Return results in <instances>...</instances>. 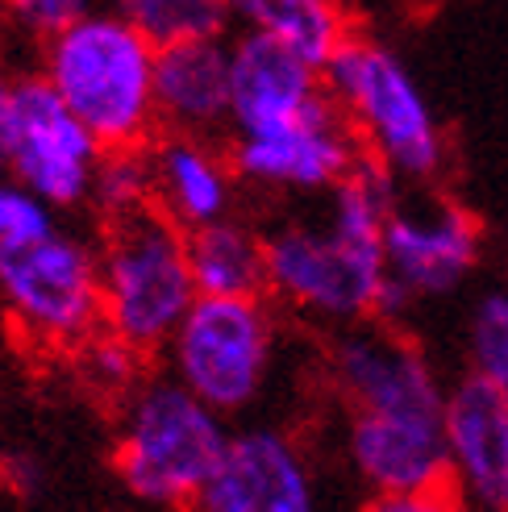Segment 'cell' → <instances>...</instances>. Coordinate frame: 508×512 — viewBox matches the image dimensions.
Listing matches in <instances>:
<instances>
[{"mask_svg": "<svg viewBox=\"0 0 508 512\" xmlns=\"http://www.w3.org/2000/svg\"><path fill=\"white\" fill-rule=\"evenodd\" d=\"M117 13L146 34L159 50L175 42H196V38H221L230 9L225 0H113Z\"/></svg>", "mask_w": 508, "mask_h": 512, "instance_id": "ffe728a7", "label": "cell"}, {"mask_svg": "<svg viewBox=\"0 0 508 512\" xmlns=\"http://www.w3.org/2000/svg\"><path fill=\"white\" fill-rule=\"evenodd\" d=\"M92 204L105 213V225L155 209V159H150V150H109L96 171Z\"/></svg>", "mask_w": 508, "mask_h": 512, "instance_id": "44dd1931", "label": "cell"}, {"mask_svg": "<svg viewBox=\"0 0 508 512\" xmlns=\"http://www.w3.org/2000/svg\"><path fill=\"white\" fill-rule=\"evenodd\" d=\"M0 304L25 342L46 350H80L105 329L96 250L67 229L25 246H5Z\"/></svg>", "mask_w": 508, "mask_h": 512, "instance_id": "5b68a950", "label": "cell"}, {"mask_svg": "<svg viewBox=\"0 0 508 512\" xmlns=\"http://www.w3.org/2000/svg\"><path fill=\"white\" fill-rule=\"evenodd\" d=\"M0 13H5L21 34L30 38H59L71 25H80L84 17H92V0H0Z\"/></svg>", "mask_w": 508, "mask_h": 512, "instance_id": "d4e9b609", "label": "cell"}, {"mask_svg": "<svg viewBox=\"0 0 508 512\" xmlns=\"http://www.w3.org/2000/svg\"><path fill=\"white\" fill-rule=\"evenodd\" d=\"M100 163H105V146L84 130V121L42 75L13 80L9 179L42 196L50 209H75L92 200Z\"/></svg>", "mask_w": 508, "mask_h": 512, "instance_id": "ba28073f", "label": "cell"}, {"mask_svg": "<svg viewBox=\"0 0 508 512\" xmlns=\"http://www.w3.org/2000/svg\"><path fill=\"white\" fill-rule=\"evenodd\" d=\"M388 279L384 238L346 234L329 225H288L267 238V292L329 321H359L375 313Z\"/></svg>", "mask_w": 508, "mask_h": 512, "instance_id": "52a82bcc", "label": "cell"}, {"mask_svg": "<svg viewBox=\"0 0 508 512\" xmlns=\"http://www.w3.org/2000/svg\"><path fill=\"white\" fill-rule=\"evenodd\" d=\"M9 117H13V80L0 67V171H9Z\"/></svg>", "mask_w": 508, "mask_h": 512, "instance_id": "4316f807", "label": "cell"}, {"mask_svg": "<svg viewBox=\"0 0 508 512\" xmlns=\"http://www.w3.org/2000/svg\"><path fill=\"white\" fill-rule=\"evenodd\" d=\"M55 229H59L55 209L42 196L21 188L17 179H0V250L38 242L46 234H55Z\"/></svg>", "mask_w": 508, "mask_h": 512, "instance_id": "cb8c5ba5", "label": "cell"}, {"mask_svg": "<svg viewBox=\"0 0 508 512\" xmlns=\"http://www.w3.org/2000/svg\"><path fill=\"white\" fill-rule=\"evenodd\" d=\"M225 9L246 25V34L284 42L313 67H325L350 38L338 0H225Z\"/></svg>", "mask_w": 508, "mask_h": 512, "instance_id": "d6986e66", "label": "cell"}, {"mask_svg": "<svg viewBox=\"0 0 508 512\" xmlns=\"http://www.w3.org/2000/svg\"><path fill=\"white\" fill-rule=\"evenodd\" d=\"M155 209L192 234L230 217L234 167L200 138H163L155 150Z\"/></svg>", "mask_w": 508, "mask_h": 512, "instance_id": "e0dca14e", "label": "cell"}, {"mask_svg": "<svg viewBox=\"0 0 508 512\" xmlns=\"http://www.w3.org/2000/svg\"><path fill=\"white\" fill-rule=\"evenodd\" d=\"M5 463H9V454H0V483H5Z\"/></svg>", "mask_w": 508, "mask_h": 512, "instance_id": "83f0119b", "label": "cell"}, {"mask_svg": "<svg viewBox=\"0 0 508 512\" xmlns=\"http://www.w3.org/2000/svg\"><path fill=\"white\" fill-rule=\"evenodd\" d=\"M234 105L230 125L238 138H271L317 117L329 105L321 67L300 59L292 46L267 34H242L230 42Z\"/></svg>", "mask_w": 508, "mask_h": 512, "instance_id": "30bf717a", "label": "cell"}, {"mask_svg": "<svg viewBox=\"0 0 508 512\" xmlns=\"http://www.w3.org/2000/svg\"><path fill=\"white\" fill-rule=\"evenodd\" d=\"M142 358H146L142 350L113 338L109 329H100L96 338H88L80 350H75V363H80V375H84L88 388L117 396L121 404L142 388Z\"/></svg>", "mask_w": 508, "mask_h": 512, "instance_id": "7402d4cb", "label": "cell"}, {"mask_svg": "<svg viewBox=\"0 0 508 512\" xmlns=\"http://www.w3.org/2000/svg\"><path fill=\"white\" fill-rule=\"evenodd\" d=\"M350 458L379 492H421L450 479L446 425L350 413Z\"/></svg>", "mask_w": 508, "mask_h": 512, "instance_id": "2e32d148", "label": "cell"}, {"mask_svg": "<svg viewBox=\"0 0 508 512\" xmlns=\"http://www.w3.org/2000/svg\"><path fill=\"white\" fill-rule=\"evenodd\" d=\"M234 67L225 38H196L159 50L155 63V109L171 138H213L230 125Z\"/></svg>", "mask_w": 508, "mask_h": 512, "instance_id": "5bb4252c", "label": "cell"}, {"mask_svg": "<svg viewBox=\"0 0 508 512\" xmlns=\"http://www.w3.org/2000/svg\"><path fill=\"white\" fill-rule=\"evenodd\" d=\"M446 446L454 479L484 512H508V400L467 375L446 396Z\"/></svg>", "mask_w": 508, "mask_h": 512, "instance_id": "9a60e30c", "label": "cell"}, {"mask_svg": "<svg viewBox=\"0 0 508 512\" xmlns=\"http://www.w3.org/2000/svg\"><path fill=\"white\" fill-rule=\"evenodd\" d=\"M467 504L471 500L463 492V483L450 475L421 492H379L363 504V512H471Z\"/></svg>", "mask_w": 508, "mask_h": 512, "instance_id": "484cf974", "label": "cell"}, {"mask_svg": "<svg viewBox=\"0 0 508 512\" xmlns=\"http://www.w3.org/2000/svg\"><path fill=\"white\" fill-rule=\"evenodd\" d=\"M96 259L105 329L142 354L167 350L200 300L188 263V234L159 209H146L109 221Z\"/></svg>", "mask_w": 508, "mask_h": 512, "instance_id": "3957f363", "label": "cell"}, {"mask_svg": "<svg viewBox=\"0 0 508 512\" xmlns=\"http://www.w3.org/2000/svg\"><path fill=\"white\" fill-rule=\"evenodd\" d=\"M275 354V321L263 296L213 300L200 296L167 342L171 379L213 413H242L263 392Z\"/></svg>", "mask_w": 508, "mask_h": 512, "instance_id": "8992f818", "label": "cell"}, {"mask_svg": "<svg viewBox=\"0 0 508 512\" xmlns=\"http://www.w3.org/2000/svg\"><path fill=\"white\" fill-rule=\"evenodd\" d=\"M329 100L371 146L392 175H434L442 167V134L413 75L392 50L367 38H346L338 55L321 67Z\"/></svg>", "mask_w": 508, "mask_h": 512, "instance_id": "277c9868", "label": "cell"}, {"mask_svg": "<svg viewBox=\"0 0 508 512\" xmlns=\"http://www.w3.org/2000/svg\"><path fill=\"white\" fill-rule=\"evenodd\" d=\"M334 379L350 413L446 425V396L425 354L392 329H354L334 346Z\"/></svg>", "mask_w": 508, "mask_h": 512, "instance_id": "9c48e42d", "label": "cell"}, {"mask_svg": "<svg viewBox=\"0 0 508 512\" xmlns=\"http://www.w3.org/2000/svg\"><path fill=\"white\" fill-rule=\"evenodd\" d=\"M388 275L413 296H438L459 288L479 259V221L459 204L429 213H392L384 229Z\"/></svg>", "mask_w": 508, "mask_h": 512, "instance_id": "4fadbf2b", "label": "cell"}, {"mask_svg": "<svg viewBox=\"0 0 508 512\" xmlns=\"http://www.w3.org/2000/svg\"><path fill=\"white\" fill-rule=\"evenodd\" d=\"M230 167L238 179L263 188H338L359 167V142H354L346 113L329 100L317 117L292 125L284 134L238 138L230 150Z\"/></svg>", "mask_w": 508, "mask_h": 512, "instance_id": "7c38bea8", "label": "cell"}, {"mask_svg": "<svg viewBox=\"0 0 508 512\" xmlns=\"http://www.w3.org/2000/svg\"><path fill=\"white\" fill-rule=\"evenodd\" d=\"M155 63L159 46L117 9L92 13L46 42L42 80L109 150H142L155 134Z\"/></svg>", "mask_w": 508, "mask_h": 512, "instance_id": "6da1fadb", "label": "cell"}, {"mask_svg": "<svg viewBox=\"0 0 508 512\" xmlns=\"http://www.w3.org/2000/svg\"><path fill=\"white\" fill-rule=\"evenodd\" d=\"M471 358H475V375L488 379L508 400V296L496 292L475 309Z\"/></svg>", "mask_w": 508, "mask_h": 512, "instance_id": "603a6c76", "label": "cell"}, {"mask_svg": "<svg viewBox=\"0 0 508 512\" xmlns=\"http://www.w3.org/2000/svg\"><path fill=\"white\" fill-rule=\"evenodd\" d=\"M188 263L200 296L254 300L267 292V238L250 225L225 217L188 234Z\"/></svg>", "mask_w": 508, "mask_h": 512, "instance_id": "ac0fdd59", "label": "cell"}, {"mask_svg": "<svg viewBox=\"0 0 508 512\" xmlns=\"http://www.w3.org/2000/svg\"><path fill=\"white\" fill-rule=\"evenodd\" d=\"M230 438L234 433L225 429L221 413L200 404L171 375H155L142 379V388L121 408L113 463L138 500L192 508Z\"/></svg>", "mask_w": 508, "mask_h": 512, "instance_id": "7a4b0ae2", "label": "cell"}, {"mask_svg": "<svg viewBox=\"0 0 508 512\" xmlns=\"http://www.w3.org/2000/svg\"><path fill=\"white\" fill-rule=\"evenodd\" d=\"M192 512H317L309 463L288 433L242 429L192 500Z\"/></svg>", "mask_w": 508, "mask_h": 512, "instance_id": "8fae6325", "label": "cell"}]
</instances>
